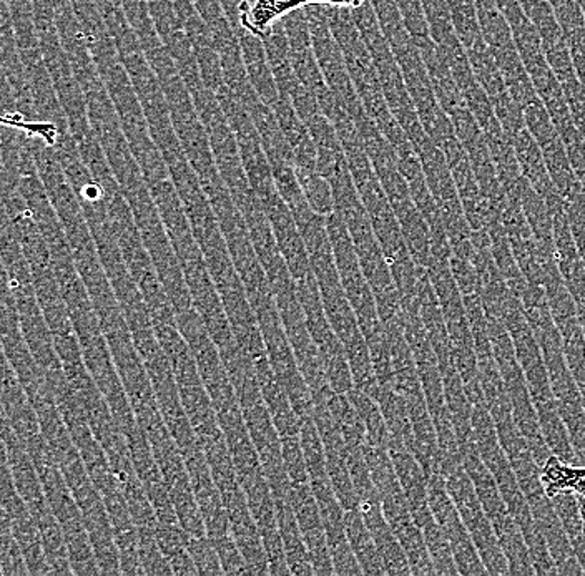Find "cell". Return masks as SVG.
I'll list each match as a JSON object with an SVG mask.
<instances>
[{
    "instance_id": "cell-2",
    "label": "cell",
    "mask_w": 585,
    "mask_h": 576,
    "mask_svg": "<svg viewBox=\"0 0 585 576\" xmlns=\"http://www.w3.org/2000/svg\"><path fill=\"white\" fill-rule=\"evenodd\" d=\"M368 0H240L238 22L241 29L257 39H268L275 26L288 13L311 6L336 7V9H359Z\"/></svg>"
},
{
    "instance_id": "cell-7",
    "label": "cell",
    "mask_w": 585,
    "mask_h": 576,
    "mask_svg": "<svg viewBox=\"0 0 585 576\" xmlns=\"http://www.w3.org/2000/svg\"><path fill=\"white\" fill-rule=\"evenodd\" d=\"M26 557L20 550L19 542L13 537L9 518L2 514V575H29Z\"/></svg>"
},
{
    "instance_id": "cell-1",
    "label": "cell",
    "mask_w": 585,
    "mask_h": 576,
    "mask_svg": "<svg viewBox=\"0 0 585 576\" xmlns=\"http://www.w3.org/2000/svg\"><path fill=\"white\" fill-rule=\"evenodd\" d=\"M447 491H449L450 497L454 498L457 507H459L464 517V524L469 528L477 548L483 554L486 570L489 574H509V568L504 564L503 554L497 550V547L500 545L499 540L493 537V532H490L489 524H487L486 517L480 512L479 501H477L469 478L464 474V468L450 471Z\"/></svg>"
},
{
    "instance_id": "cell-4",
    "label": "cell",
    "mask_w": 585,
    "mask_h": 576,
    "mask_svg": "<svg viewBox=\"0 0 585 576\" xmlns=\"http://www.w3.org/2000/svg\"><path fill=\"white\" fill-rule=\"evenodd\" d=\"M541 484L544 494L549 498L569 491L579 501L581 515L585 534V467H574L557 456H549L541 470Z\"/></svg>"
},
{
    "instance_id": "cell-6",
    "label": "cell",
    "mask_w": 585,
    "mask_h": 576,
    "mask_svg": "<svg viewBox=\"0 0 585 576\" xmlns=\"http://www.w3.org/2000/svg\"><path fill=\"white\" fill-rule=\"evenodd\" d=\"M345 524L349 545H351L353 552H355L356 558H358L363 574H386L385 565H383L381 555H379L378 547H376L375 538H373L369 528L366 527L365 518H363L359 508L346 510Z\"/></svg>"
},
{
    "instance_id": "cell-5",
    "label": "cell",
    "mask_w": 585,
    "mask_h": 576,
    "mask_svg": "<svg viewBox=\"0 0 585 576\" xmlns=\"http://www.w3.org/2000/svg\"><path fill=\"white\" fill-rule=\"evenodd\" d=\"M277 512L278 525H280L281 540H284L285 555H287L290 574H315L311 557H309L308 545H306L301 530H299L291 501H278Z\"/></svg>"
},
{
    "instance_id": "cell-3",
    "label": "cell",
    "mask_w": 585,
    "mask_h": 576,
    "mask_svg": "<svg viewBox=\"0 0 585 576\" xmlns=\"http://www.w3.org/2000/svg\"><path fill=\"white\" fill-rule=\"evenodd\" d=\"M429 505L433 508V515L446 534L456 557L457 570L459 574H486V568L480 565L473 544L460 524L459 515L454 510L449 497L446 494V485L439 471L429 477Z\"/></svg>"
}]
</instances>
